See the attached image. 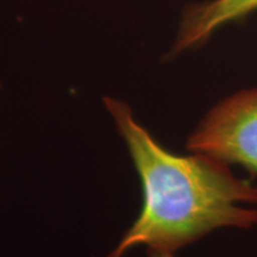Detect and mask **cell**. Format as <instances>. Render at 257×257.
I'll list each match as a JSON object with an SVG mask.
<instances>
[{"instance_id": "6da1fadb", "label": "cell", "mask_w": 257, "mask_h": 257, "mask_svg": "<svg viewBox=\"0 0 257 257\" xmlns=\"http://www.w3.org/2000/svg\"><path fill=\"white\" fill-rule=\"evenodd\" d=\"M133 160L143 193L140 214L106 257H124L137 245L176 250L220 227L248 229L257 224V186L236 178L211 157L170 153L135 119L126 102L102 98Z\"/></svg>"}, {"instance_id": "7a4b0ae2", "label": "cell", "mask_w": 257, "mask_h": 257, "mask_svg": "<svg viewBox=\"0 0 257 257\" xmlns=\"http://www.w3.org/2000/svg\"><path fill=\"white\" fill-rule=\"evenodd\" d=\"M186 149L239 165L257 176V87L242 89L214 105L189 135Z\"/></svg>"}, {"instance_id": "3957f363", "label": "cell", "mask_w": 257, "mask_h": 257, "mask_svg": "<svg viewBox=\"0 0 257 257\" xmlns=\"http://www.w3.org/2000/svg\"><path fill=\"white\" fill-rule=\"evenodd\" d=\"M256 11L257 0H204L189 5L182 12L167 59L204 46L225 25L242 21Z\"/></svg>"}, {"instance_id": "277c9868", "label": "cell", "mask_w": 257, "mask_h": 257, "mask_svg": "<svg viewBox=\"0 0 257 257\" xmlns=\"http://www.w3.org/2000/svg\"><path fill=\"white\" fill-rule=\"evenodd\" d=\"M148 257H174V253L165 250L148 249Z\"/></svg>"}, {"instance_id": "5b68a950", "label": "cell", "mask_w": 257, "mask_h": 257, "mask_svg": "<svg viewBox=\"0 0 257 257\" xmlns=\"http://www.w3.org/2000/svg\"><path fill=\"white\" fill-rule=\"evenodd\" d=\"M2 88H3V83H2V81H0V91H2Z\"/></svg>"}]
</instances>
